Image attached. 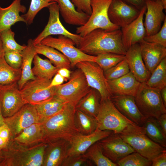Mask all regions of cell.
Here are the masks:
<instances>
[{
    "label": "cell",
    "mask_w": 166,
    "mask_h": 166,
    "mask_svg": "<svg viewBox=\"0 0 166 166\" xmlns=\"http://www.w3.org/2000/svg\"><path fill=\"white\" fill-rule=\"evenodd\" d=\"M34 46L37 54H41L45 56L59 69L65 68L69 69L71 67L69 60L56 49L40 43Z\"/></svg>",
    "instance_id": "obj_30"
},
{
    "label": "cell",
    "mask_w": 166,
    "mask_h": 166,
    "mask_svg": "<svg viewBox=\"0 0 166 166\" xmlns=\"http://www.w3.org/2000/svg\"><path fill=\"white\" fill-rule=\"evenodd\" d=\"M141 10L145 6L146 0H122Z\"/></svg>",
    "instance_id": "obj_50"
},
{
    "label": "cell",
    "mask_w": 166,
    "mask_h": 166,
    "mask_svg": "<svg viewBox=\"0 0 166 166\" xmlns=\"http://www.w3.org/2000/svg\"><path fill=\"white\" fill-rule=\"evenodd\" d=\"M161 97L165 106L166 107V87L160 89Z\"/></svg>",
    "instance_id": "obj_53"
},
{
    "label": "cell",
    "mask_w": 166,
    "mask_h": 166,
    "mask_svg": "<svg viewBox=\"0 0 166 166\" xmlns=\"http://www.w3.org/2000/svg\"><path fill=\"white\" fill-rule=\"evenodd\" d=\"M76 106L67 103L62 109L41 122L43 134V142L60 139L71 141L79 133L75 124Z\"/></svg>",
    "instance_id": "obj_2"
},
{
    "label": "cell",
    "mask_w": 166,
    "mask_h": 166,
    "mask_svg": "<svg viewBox=\"0 0 166 166\" xmlns=\"http://www.w3.org/2000/svg\"><path fill=\"white\" fill-rule=\"evenodd\" d=\"M152 161L135 152L124 157L117 163L119 166H150Z\"/></svg>",
    "instance_id": "obj_41"
},
{
    "label": "cell",
    "mask_w": 166,
    "mask_h": 166,
    "mask_svg": "<svg viewBox=\"0 0 166 166\" xmlns=\"http://www.w3.org/2000/svg\"><path fill=\"white\" fill-rule=\"evenodd\" d=\"M147 136L164 148L166 147V135L162 131L156 119L148 117L141 126Z\"/></svg>",
    "instance_id": "obj_33"
},
{
    "label": "cell",
    "mask_w": 166,
    "mask_h": 166,
    "mask_svg": "<svg viewBox=\"0 0 166 166\" xmlns=\"http://www.w3.org/2000/svg\"><path fill=\"white\" fill-rule=\"evenodd\" d=\"M125 55L130 71L138 81L145 83L151 74L143 60L139 43L132 45L127 50Z\"/></svg>",
    "instance_id": "obj_21"
},
{
    "label": "cell",
    "mask_w": 166,
    "mask_h": 166,
    "mask_svg": "<svg viewBox=\"0 0 166 166\" xmlns=\"http://www.w3.org/2000/svg\"><path fill=\"white\" fill-rule=\"evenodd\" d=\"M57 73L68 80L71 76L72 72L69 69L63 68L59 69L57 71Z\"/></svg>",
    "instance_id": "obj_52"
},
{
    "label": "cell",
    "mask_w": 166,
    "mask_h": 166,
    "mask_svg": "<svg viewBox=\"0 0 166 166\" xmlns=\"http://www.w3.org/2000/svg\"><path fill=\"white\" fill-rule=\"evenodd\" d=\"M16 143L25 146L43 142V134L40 123L33 124L14 138Z\"/></svg>",
    "instance_id": "obj_29"
},
{
    "label": "cell",
    "mask_w": 166,
    "mask_h": 166,
    "mask_svg": "<svg viewBox=\"0 0 166 166\" xmlns=\"http://www.w3.org/2000/svg\"><path fill=\"white\" fill-rule=\"evenodd\" d=\"M83 155L87 159L93 162L97 166H117L103 154L98 141L91 145Z\"/></svg>",
    "instance_id": "obj_35"
},
{
    "label": "cell",
    "mask_w": 166,
    "mask_h": 166,
    "mask_svg": "<svg viewBox=\"0 0 166 166\" xmlns=\"http://www.w3.org/2000/svg\"><path fill=\"white\" fill-rule=\"evenodd\" d=\"M140 10L122 0H113L108 10V16L112 23L121 28L136 18Z\"/></svg>",
    "instance_id": "obj_16"
},
{
    "label": "cell",
    "mask_w": 166,
    "mask_h": 166,
    "mask_svg": "<svg viewBox=\"0 0 166 166\" xmlns=\"http://www.w3.org/2000/svg\"><path fill=\"white\" fill-rule=\"evenodd\" d=\"M4 121L9 129L10 139H13L32 124L40 123V117L35 105L29 104H25L13 116L4 118Z\"/></svg>",
    "instance_id": "obj_12"
},
{
    "label": "cell",
    "mask_w": 166,
    "mask_h": 166,
    "mask_svg": "<svg viewBox=\"0 0 166 166\" xmlns=\"http://www.w3.org/2000/svg\"><path fill=\"white\" fill-rule=\"evenodd\" d=\"M109 89L113 95H128L134 97L141 83L131 72L116 79L107 80Z\"/></svg>",
    "instance_id": "obj_24"
},
{
    "label": "cell",
    "mask_w": 166,
    "mask_h": 166,
    "mask_svg": "<svg viewBox=\"0 0 166 166\" xmlns=\"http://www.w3.org/2000/svg\"><path fill=\"white\" fill-rule=\"evenodd\" d=\"M66 103L55 96L47 101L35 105L40 117V123L60 111Z\"/></svg>",
    "instance_id": "obj_32"
},
{
    "label": "cell",
    "mask_w": 166,
    "mask_h": 166,
    "mask_svg": "<svg viewBox=\"0 0 166 166\" xmlns=\"http://www.w3.org/2000/svg\"><path fill=\"white\" fill-rule=\"evenodd\" d=\"M45 149L42 166H61L66 157L70 143L60 139L48 143Z\"/></svg>",
    "instance_id": "obj_22"
},
{
    "label": "cell",
    "mask_w": 166,
    "mask_h": 166,
    "mask_svg": "<svg viewBox=\"0 0 166 166\" xmlns=\"http://www.w3.org/2000/svg\"><path fill=\"white\" fill-rule=\"evenodd\" d=\"M21 53L22 55V74L20 80L17 82L20 90L28 81L34 80L36 77L33 73L31 67L34 58L37 54L32 39H30L28 41L27 45Z\"/></svg>",
    "instance_id": "obj_27"
},
{
    "label": "cell",
    "mask_w": 166,
    "mask_h": 166,
    "mask_svg": "<svg viewBox=\"0 0 166 166\" xmlns=\"http://www.w3.org/2000/svg\"><path fill=\"white\" fill-rule=\"evenodd\" d=\"M97 128L119 134L129 124H136L122 114L110 99L101 101L97 114L95 118Z\"/></svg>",
    "instance_id": "obj_6"
},
{
    "label": "cell",
    "mask_w": 166,
    "mask_h": 166,
    "mask_svg": "<svg viewBox=\"0 0 166 166\" xmlns=\"http://www.w3.org/2000/svg\"><path fill=\"white\" fill-rule=\"evenodd\" d=\"M145 41L158 44L166 47V18L160 30L150 36H146L144 38Z\"/></svg>",
    "instance_id": "obj_43"
},
{
    "label": "cell",
    "mask_w": 166,
    "mask_h": 166,
    "mask_svg": "<svg viewBox=\"0 0 166 166\" xmlns=\"http://www.w3.org/2000/svg\"><path fill=\"white\" fill-rule=\"evenodd\" d=\"M162 3L164 9H166V0H160Z\"/></svg>",
    "instance_id": "obj_57"
},
{
    "label": "cell",
    "mask_w": 166,
    "mask_h": 166,
    "mask_svg": "<svg viewBox=\"0 0 166 166\" xmlns=\"http://www.w3.org/2000/svg\"><path fill=\"white\" fill-rule=\"evenodd\" d=\"M98 142L105 156L116 164L126 156L136 152L118 134L114 132Z\"/></svg>",
    "instance_id": "obj_15"
},
{
    "label": "cell",
    "mask_w": 166,
    "mask_h": 166,
    "mask_svg": "<svg viewBox=\"0 0 166 166\" xmlns=\"http://www.w3.org/2000/svg\"><path fill=\"white\" fill-rule=\"evenodd\" d=\"M14 33L10 28L5 30L0 33V37L5 52L18 51L22 53L26 45L18 43L14 39Z\"/></svg>",
    "instance_id": "obj_40"
},
{
    "label": "cell",
    "mask_w": 166,
    "mask_h": 166,
    "mask_svg": "<svg viewBox=\"0 0 166 166\" xmlns=\"http://www.w3.org/2000/svg\"><path fill=\"white\" fill-rule=\"evenodd\" d=\"M74 122L77 130L82 134H90L97 128V123L95 118L76 109Z\"/></svg>",
    "instance_id": "obj_34"
},
{
    "label": "cell",
    "mask_w": 166,
    "mask_h": 166,
    "mask_svg": "<svg viewBox=\"0 0 166 166\" xmlns=\"http://www.w3.org/2000/svg\"><path fill=\"white\" fill-rule=\"evenodd\" d=\"M84 73L88 85L97 90L101 95V101L110 99L112 96L109 90L107 80L103 70L95 62L84 61L75 65Z\"/></svg>",
    "instance_id": "obj_11"
},
{
    "label": "cell",
    "mask_w": 166,
    "mask_h": 166,
    "mask_svg": "<svg viewBox=\"0 0 166 166\" xmlns=\"http://www.w3.org/2000/svg\"><path fill=\"white\" fill-rule=\"evenodd\" d=\"M5 124V122L4 118L3 116L2 113L0 102V127Z\"/></svg>",
    "instance_id": "obj_55"
},
{
    "label": "cell",
    "mask_w": 166,
    "mask_h": 166,
    "mask_svg": "<svg viewBox=\"0 0 166 166\" xmlns=\"http://www.w3.org/2000/svg\"><path fill=\"white\" fill-rule=\"evenodd\" d=\"M130 71L128 63L125 58L115 66L104 71V74L107 80L117 79Z\"/></svg>",
    "instance_id": "obj_42"
},
{
    "label": "cell",
    "mask_w": 166,
    "mask_h": 166,
    "mask_svg": "<svg viewBox=\"0 0 166 166\" xmlns=\"http://www.w3.org/2000/svg\"><path fill=\"white\" fill-rule=\"evenodd\" d=\"M113 132L111 131L102 130L97 128L89 134L77 133L70 142V146L66 156L83 154L93 144L107 137Z\"/></svg>",
    "instance_id": "obj_18"
},
{
    "label": "cell",
    "mask_w": 166,
    "mask_h": 166,
    "mask_svg": "<svg viewBox=\"0 0 166 166\" xmlns=\"http://www.w3.org/2000/svg\"><path fill=\"white\" fill-rule=\"evenodd\" d=\"M152 161V166H166V150L159 155Z\"/></svg>",
    "instance_id": "obj_47"
},
{
    "label": "cell",
    "mask_w": 166,
    "mask_h": 166,
    "mask_svg": "<svg viewBox=\"0 0 166 166\" xmlns=\"http://www.w3.org/2000/svg\"><path fill=\"white\" fill-rule=\"evenodd\" d=\"M5 59L12 67L16 69H21L22 63V55L21 53L18 51L5 52Z\"/></svg>",
    "instance_id": "obj_44"
},
{
    "label": "cell",
    "mask_w": 166,
    "mask_h": 166,
    "mask_svg": "<svg viewBox=\"0 0 166 166\" xmlns=\"http://www.w3.org/2000/svg\"><path fill=\"white\" fill-rule=\"evenodd\" d=\"M157 120L162 131L166 135V113L161 115Z\"/></svg>",
    "instance_id": "obj_51"
},
{
    "label": "cell",
    "mask_w": 166,
    "mask_h": 166,
    "mask_svg": "<svg viewBox=\"0 0 166 166\" xmlns=\"http://www.w3.org/2000/svg\"><path fill=\"white\" fill-rule=\"evenodd\" d=\"M125 58V55L105 53L96 56L95 62L104 71L115 66Z\"/></svg>",
    "instance_id": "obj_39"
},
{
    "label": "cell",
    "mask_w": 166,
    "mask_h": 166,
    "mask_svg": "<svg viewBox=\"0 0 166 166\" xmlns=\"http://www.w3.org/2000/svg\"><path fill=\"white\" fill-rule=\"evenodd\" d=\"M112 0H90L92 13L85 25L77 28L76 34L83 37L97 28L107 30L120 29L110 21L108 17V10Z\"/></svg>",
    "instance_id": "obj_7"
},
{
    "label": "cell",
    "mask_w": 166,
    "mask_h": 166,
    "mask_svg": "<svg viewBox=\"0 0 166 166\" xmlns=\"http://www.w3.org/2000/svg\"><path fill=\"white\" fill-rule=\"evenodd\" d=\"M76 10L80 12L85 13L89 15L92 11L90 0H70Z\"/></svg>",
    "instance_id": "obj_46"
},
{
    "label": "cell",
    "mask_w": 166,
    "mask_h": 166,
    "mask_svg": "<svg viewBox=\"0 0 166 166\" xmlns=\"http://www.w3.org/2000/svg\"><path fill=\"white\" fill-rule=\"evenodd\" d=\"M139 43L144 63L151 74L161 61L166 57V47L147 42L144 39Z\"/></svg>",
    "instance_id": "obj_23"
},
{
    "label": "cell",
    "mask_w": 166,
    "mask_h": 166,
    "mask_svg": "<svg viewBox=\"0 0 166 166\" xmlns=\"http://www.w3.org/2000/svg\"><path fill=\"white\" fill-rule=\"evenodd\" d=\"M22 74L21 69H16L9 65L4 56L0 60V84L6 85L17 82Z\"/></svg>",
    "instance_id": "obj_37"
},
{
    "label": "cell",
    "mask_w": 166,
    "mask_h": 166,
    "mask_svg": "<svg viewBox=\"0 0 166 166\" xmlns=\"http://www.w3.org/2000/svg\"><path fill=\"white\" fill-rule=\"evenodd\" d=\"M118 134L136 152L150 160L166 151L147 136L142 126L136 124L128 125Z\"/></svg>",
    "instance_id": "obj_4"
},
{
    "label": "cell",
    "mask_w": 166,
    "mask_h": 166,
    "mask_svg": "<svg viewBox=\"0 0 166 166\" xmlns=\"http://www.w3.org/2000/svg\"><path fill=\"white\" fill-rule=\"evenodd\" d=\"M19 145L18 147L17 145L13 148L9 142L1 151L4 159L0 166H42L47 143L42 142L28 148Z\"/></svg>",
    "instance_id": "obj_3"
},
{
    "label": "cell",
    "mask_w": 166,
    "mask_h": 166,
    "mask_svg": "<svg viewBox=\"0 0 166 166\" xmlns=\"http://www.w3.org/2000/svg\"><path fill=\"white\" fill-rule=\"evenodd\" d=\"M33 62L34 67L32 68V71L36 77L52 80L59 69L53 65L49 60L43 59L38 54L34 56Z\"/></svg>",
    "instance_id": "obj_31"
},
{
    "label": "cell",
    "mask_w": 166,
    "mask_h": 166,
    "mask_svg": "<svg viewBox=\"0 0 166 166\" xmlns=\"http://www.w3.org/2000/svg\"><path fill=\"white\" fill-rule=\"evenodd\" d=\"M110 99L118 110L136 124L141 126L147 118L140 112L134 97L128 95H113Z\"/></svg>",
    "instance_id": "obj_20"
},
{
    "label": "cell",
    "mask_w": 166,
    "mask_h": 166,
    "mask_svg": "<svg viewBox=\"0 0 166 166\" xmlns=\"http://www.w3.org/2000/svg\"><path fill=\"white\" fill-rule=\"evenodd\" d=\"M48 8L49 13L48 22L42 31L33 40L34 45L40 44L43 39L48 36L58 35L70 38L77 47L82 37L70 32L63 26L59 19V10L57 3L52 4Z\"/></svg>",
    "instance_id": "obj_13"
},
{
    "label": "cell",
    "mask_w": 166,
    "mask_h": 166,
    "mask_svg": "<svg viewBox=\"0 0 166 166\" xmlns=\"http://www.w3.org/2000/svg\"><path fill=\"white\" fill-rule=\"evenodd\" d=\"M56 2V0H31L28 11L21 16L25 20L26 24L30 25L33 23L35 17L40 10Z\"/></svg>",
    "instance_id": "obj_38"
},
{
    "label": "cell",
    "mask_w": 166,
    "mask_h": 166,
    "mask_svg": "<svg viewBox=\"0 0 166 166\" xmlns=\"http://www.w3.org/2000/svg\"><path fill=\"white\" fill-rule=\"evenodd\" d=\"M0 137L8 141L10 140V131L6 124L2 126L0 130Z\"/></svg>",
    "instance_id": "obj_49"
},
{
    "label": "cell",
    "mask_w": 166,
    "mask_h": 166,
    "mask_svg": "<svg viewBox=\"0 0 166 166\" xmlns=\"http://www.w3.org/2000/svg\"><path fill=\"white\" fill-rule=\"evenodd\" d=\"M40 44L52 47L60 51L69 60L72 67L82 61L95 62L96 56L84 53L75 46L76 45L72 39L63 35H59L57 38L48 36L43 39Z\"/></svg>",
    "instance_id": "obj_9"
},
{
    "label": "cell",
    "mask_w": 166,
    "mask_h": 166,
    "mask_svg": "<svg viewBox=\"0 0 166 166\" xmlns=\"http://www.w3.org/2000/svg\"><path fill=\"white\" fill-rule=\"evenodd\" d=\"M134 97L139 109L145 117L157 119L161 115L166 113V107L160 89L149 87L145 83H141Z\"/></svg>",
    "instance_id": "obj_5"
},
{
    "label": "cell",
    "mask_w": 166,
    "mask_h": 166,
    "mask_svg": "<svg viewBox=\"0 0 166 166\" xmlns=\"http://www.w3.org/2000/svg\"><path fill=\"white\" fill-rule=\"evenodd\" d=\"M10 141H7L0 137V152L6 147Z\"/></svg>",
    "instance_id": "obj_54"
},
{
    "label": "cell",
    "mask_w": 166,
    "mask_h": 166,
    "mask_svg": "<svg viewBox=\"0 0 166 166\" xmlns=\"http://www.w3.org/2000/svg\"><path fill=\"white\" fill-rule=\"evenodd\" d=\"M101 101V97L99 92L91 88L90 91L78 102L76 108L95 118L98 112Z\"/></svg>",
    "instance_id": "obj_28"
},
{
    "label": "cell",
    "mask_w": 166,
    "mask_h": 166,
    "mask_svg": "<svg viewBox=\"0 0 166 166\" xmlns=\"http://www.w3.org/2000/svg\"><path fill=\"white\" fill-rule=\"evenodd\" d=\"M0 102L4 118L13 116L26 104L17 82L6 85L0 84Z\"/></svg>",
    "instance_id": "obj_14"
},
{
    "label": "cell",
    "mask_w": 166,
    "mask_h": 166,
    "mask_svg": "<svg viewBox=\"0 0 166 166\" xmlns=\"http://www.w3.org/2000/svg\"><path fill=\"white\" fill-rule=\"evenodd\" d=\"M59 12L65 22L73 25L81 26L85 25L90 15L77 11L70 0H56Z\"/></svg>",
    "instance_id": "obj_26"
},
{
    "label": "cell",
    "mask_w": 166,
    "mask_h": 166,
    "mask_svg": "<svg viewBox=\"0 0 166 166\" xmlns=\"http://www.w3.org/2000/svg\"><path fill=\"white\" fill-rule=\"evenodd\" d=\"M145 83L149 87L160 89L166 87V57L161 61Z\"/></svg>",
    "instance_id": "obj_36"
},
{
    "label": "cell",
    "mask_w": 166,
    "mask_h": 166,
    "mask_svg": "<svg viewBox=\"0 0 166 166\" xmlns=\"http://www.w3.org/2000/svg\"><path fill=\"white\" fill-rule=\"evenodd\" d=\"M5 51L4 50L2 40L0 37V60L4 56Z\"/></svg>",
    "instance_id": "obj_56"
},
{
    "label": "cell",
    "mask_w": 166,
    "mask_h": 166,
    "mask_svg": "<svg viewBox=\"0 0 166 166\" xmlns=\"http://www.w3.org/2000/svg\"><path fill=\"white\" fill-rule=\"evenodd\" d=\"M21 0H14L8 7L2 8L0 6V33L10 28L16 23L26 22L20 15V13H25L26 11V6L21 3Z\"/></svg>",
    "instance_id": "obj_25"
},
{
    "label": "cell",
    "mask_w": 166,
    "mask_h": 166,
    "mask_svg": "<svg viewBox=\"0 0 166 166\" xmlns=\"http://www.w3.org/2000/svg\"><path fill=\"white\" fill-rule=\"evenodd\" d=\"M2 127H0V129H1V128Z\"/></svg>",
    "instance_id": "obj_59"
},
{
    "label": "cell",
    "mask_w": 166,
    "mask_h": 166,
    "mask_svg": "<svg viewBox=\"0 0 166 166\" xmlns=\"http://www.w3.org/2000/svg\"><path fill=\"white\" fill-rule=\"evenodd\" d=\"M3 159L4 158L2 155V153L1 152H0V164L3 161Z\"/></svg>",
    "instance_id": "obj_58"
},
{
    "label": "cell",
    "mask_w": 166,
    "mask_h": 166,
    "mask_svg": "<svg viewBox=\"0 0 166 166\" xmlns=\"http://www.w3.org/2000/svg\"><path fill=\"white\" fill-rule=\"evenodd\" d=\"M66 83L54 86L55 96L75 106L91 90L82 71L77 68L72 72Z\"/></svg>",
    "instance_id": "obj_8"
},
{
    "label": "cell",
    "mask_w": 166,
    "mask_h": 166,
    "mask_svg": "<svg viewBox=\"0 0 166 166\" xmlns=\"http://www.w3.org/2000/svg\"><path fill=\"white\" fill-rule=\"evenodd\" d=\"M51 80L36 77L27 82L20 89L25 104L35 105L53 97L55 96L54 86L48 88Z\"/></svg>",
    "instance_id": "obj_10"
},
{
    "label": "cell",
    "mask_w": 166,
    "mask_h": 166,
    "mask_svg": "<svg viewBox=\"0 0 166 166\" xmlns=\"http://www.w3.org/2000/svg\"><path fill=\"white\" fill-rule=\"evenodd\" d=\"M146 10L144 25L146 36L157 33L166 18L163 5L160 0H146Z\"/></svg>",
    "instance_id": "obj_17"
},
{
    "label": "cell",
    "mask_w": 166,
    "mask_h": 166,
    "mask_svg": "<svg viewBox=\"0 0 166 166\" xmlns=\"http://www.w3.org/2000/svg\"><path fill=\"white\" fill-rule=\"evenodd\" d=\"M68 80L57 73L52 79L48 88L58 86L63 83L64 81Z\"/></svg>",
    "instance_id": "obj_48"
},
{
    "label": "cell",
    "mask_w": 166,
    "mask_h": 166,
    "mask_svg": "<svg viewBox=\"0 0 166 166\" xmlns=\"http://www.w3.org/2000/svg\"><path fill=\"white\" fill-rule=\"evenodd\" d=\"M77 47L84 53L94 56L109 53L125 55L126 52L120 29L113 30L94 29L82 37Z\"/></svg>",
    "instance_id": "obj_1"
},
{
    "label": "cell",
    "mask_w": 166,
    "mask_h": 166,
    "mask_svg": "<svg viewBox=\"0 0 166 166\" xmlns=\"http://www.w3.org/2000/svg\"><path fill=\"white\" fill-rule=\"evenodd\" d=\"M146 10V6L140 10L138 16L129 24L121 27L122 40L126 50L132 45L139 43L146 36L143 18Z\"/></svg>",
    "instance_id": "obj_19"
},
{
    "label": "cell",
    "mask_w": 166,
    "mask_h": 166,
    "mask_svg": "<svg viewBox=\"0 0 166 166\" xmlns=\"http://www.w3.org/2000/svg\"><path fill=\"white\" fill-rule=\"evenodd\" d=\"M89 160L84 157L83 155H73L66 156L61 166H80L89 165Z\"/></svg>",
    "instance_id": "obj_45"
}]
</instances>
